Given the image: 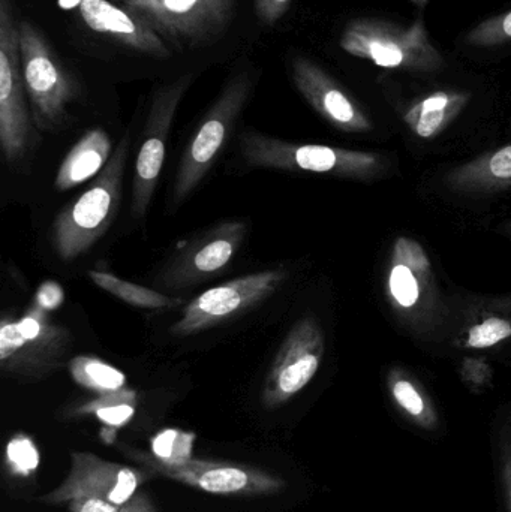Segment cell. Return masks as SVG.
I'll return each instance as SVG.
<instances>
[{"instance_id":"26","label":"cell","mask_w":511,"mask_h":512,"mask_svg":"<svg viewBox=\"0 0 511 512\" xmlns=\"http://www.w3.org/2000/svg\"><path fill=\"white\" fill-rule=\"evenodd\" d=\"M6 462L12 474L30 477L39 466V451L26 435H17L6 445Z\"/></svg>"},{"instance_id":"8","label":"cell","mask_w":511,"mask_h":512,"mask_svg":"<svg viewBox=\"0 0 511 512\" xmlns=\"http://www.w3.org/2000/svg\"><path fill=\"white\" fill-rule=\"evenodd\" d=\"M32 111L24 86L20 33L11 0H0V147L9 165H18L35 146Z\"/></svg>"},{"instance_id":"27","label":"cell","mask_w":511,"mask_h":512,"mask_svg":"<svg viewBox=\"0 0 511 512\" xmlns=\"http://www.w3.org/2000/svg\"><path fill=\"white\" fill-rule=\"evenodd\" d=\"M69 512H158L152 499L143 490L137 492L125 504L99 501V499H80L69 504Z\"/></svg>"},{"instance_id":"3","label":"cell","mask_w":511,"mask_h":512,"mask_svg":"<svg viewBox=\"0 0 511 512\" xmlns=\"http://www.w3.org/2000/svg\"><path fill=\"white\" fill-rule=\"evenodd\" d=\"M128 152L129 135L126 134L95 182L54 221V249L63 261L86 254L110 230L122 203Z\"/></svg>"},{"instance_id":"29","label":"cell","mask_w":511,"mask_h":512,"mask_svg":"<svg viewBox=\"0 0 511 512\" xmlns=\"http://www.w3.org/2000/svg\"><path fill=\"white\" fill-rule=\"evenodd\" d=\"M510 336L511 322L492 316L471 328L468 333L467 345L476 349L491 348V346L509 339Z\"/></svg>"},{"instance_id":"24","label":"cell","mask_w":511,"mask_h":512,"mask_svg":"<svg viewBox=\"0 0 511 512\" xmlns=\"http://www.w3.org/2000/svg\"><path fill=\"white\" fill-rule=\"evenodd\" d=\"M195 435L179 429H165L153 436L152 459L162 465H179L192 459Z\"/></svg>"},{"instance_id":"1","label":"cell","mask_w":511,"mask_h":512,"mask_svg":"<svg viewBox=\"0 0 511 512\" xmlns=\"http://www.w3.org/2000/svg\"><path fill=\"white\" fill-rule=\"evenodd\" d=\"M240 152L251 167L288 173L329 174L362 182L378 179L387 168L386 159L375 153L290 143L251 129L240 138Z\"/></svg>"},{"instance_id":"17","label":"cell","mask_w":511,"mask_h":512,"mask_svg":"<svg viewBox=\"0 0 511 512\" xmlns=\"http://www.w3.org/2000/svg\"><path fill=\"white\" fill-rule=\"evenodd\" d=\"M446 185L468 195L492 194L511 188V143L450 171Z\"/></svg>"},{"instance_id":"5","label":"cell","mask_w":511,"mask_h":512,"mask_svg":"<svg viewBox=\"0 0 511 512\" xmlns=\"http://www.w3.org/2000/svg\"><path fill=\"white\" fill-rule=\"evenodd\" d=\"M72 334L50 312L33 303L23 316L3 315L0 322V367L15 378L42 379L65 364Z\"/></svg>"},{"instance_id":"16","label":"cell","mask_w":511,"mask_h":512,"mask_svg":"<svg viewBox=\"0 0 511 512\" xmlns=\"http://www.w3.org/2000/svg\"><path fill=\"white\" fill-rule=\"evenodd\" d=\"M78 15L87 29L125 45L135 53L165 60L173 51L158 33L137 15L108 0H80Z\"/></svg>"},{"instance_id":"21","label":"cell","mask_w":511,"mask_h":512,"mask_svg":"<svg viewBox=\"0 0 511 512\" xmlns=\"http://www.w3.org/2000/svg\"><path fill=\"white\" fill-rule=\"evenodd\" d=\"M68 370L75 384L93 391L98 396L128 388L125 373L99 358L78 355L68 361Z\"/></svg>"},{"instance_id":"23","label":"cell","mask_w":511,"mask_h":512,"mask_svg":"<svg viewBox=\"0 0 511 512\" xmlns=\"http://www.w3.org/2000/svg\"><path fill=\"white\" fill-rule=\"evenodd\" d=\"M135 408H137V393L125 388L116 393L102 394L90 402L83 403L75 409V414L92 415L107 429L116 430L126 426L134 418Z\"/></svg>"},{"instance_id":"2","label":"cell","mask_w":511,"mask_h":512,"mask_svg":"<svg viewBox=\"0 0 511 512\" xmlns=\"http://www.w3.org/2000/svg\"><path fill=\"white\" fill-rule=\"evenodd\" d=\"M339 45L350 56L381 68L434 74L447 65L422 17L408 26L381 18H357L342 30Z\"/></svg>"},{"instance_id":"18","label":"cell","mask_w":511,"mask_h":512,"mask_svg":"<svg viewBox=\"0 0 511 512\" xmlns=\"http://www.w3.org/2000/svg\"><path fill=\"white\" fill-rule=\"evenodd\" d=\"M110 155V135L101 128L87 131L63 159L54 180L57 191L65 192L77 188L90 177L101 173L110 161Z\"/></svg>"},{"instance_id":"14","label":"cell","mask_w":511,"mask_h":512,"mask_svg":"<svg viewBox=\"0 0 511 512\" xmlns=\"http://www.w3.org/2000/svg\"><path fill=\"white\" fill-rule=\"evenodd\" d=\"M246 225L240 221H225L198 234L186 243L159 277L164 288L179 289L197 285L224 270L242 248Z\"/></svg>"},{"instance_id":"10","label":"cell","mask_w":511,"mask_h":512,"mask_svg":"<svg viewBox=\"0 0 511 512\" xmlns=\"http://www.w3.org/2000/svg\"><path fill=\"white\" fill-rule=\"evenodd\" d=\"M194 75L191 72L180 75L170 83L162 84L152 98L143 143L138 150L135 162L134 188H132L131 215L135 219L146 216L150 201L155 194L162 165L165 159V144L173 125L177 108L183 96L192 86Z\"/></svg>"},{"instance_id":"9","label":"cell","mask_w":511,"mask_h":512,"mask_svg":"<svg viewBox=\"0 0 511 512\" xmlns=\"http://www.w3.org/2000/svg\"><path fill=\"white\" fill-rule=\"evenodd\" d=\"M285 276L282 270H266L207 289L185 307L171 333L177 337L194 336L243 315L272 297Z\"/></svg>"},{"instance_id":"6","label":"cell","mask_w":511,"mask_h":512,"mask_svg":"<svg viewBox=\"0 0 511 512\" xmlns=\"http://www.w3.org/2000/svg\"><path fill=\"white\" fill-rule=\"evenodd\" d=\"M149 24L171 51L198 50L218 41L234 18L236 0H120Z\"/></svg>"},{"instance_id":"7","label":"cell","mask_w":511,"mask_h":512,"mask_svg":"<svg viewBox=\"0 0 511 512\" xmlns=\"http://www.w3.org/2000/svg\"><path fill=\"white\" fill-rule=\"evenodd\" d=\"M255 78L239 72L227 81L186 147L174 182V201H185L198 188L227 144L237 119L254 90Z\"/></svg>"},{"instance_id":"32","label":"cell","mask_w":511,"mask_h":512,"mask_svg":"<svg viewBox=\"0 0 511 512\" xmlns=\"http://www.w3.org/2000/svg\"><path fill=\"white\" fill-rule=\"evenodd\" d=\"M294 0H254L255 15L263 26L273 27L290 11Z\"/></svg>"},{"instance_id":"22","label":"cell","mask_w":511,"mask_h":512,"mask_svg":"<svg viewBox=\"0 0 511 512\" xmlns=\"http://www.w3.org/2000/svg\"><path fill=\"white\" fill-rule=\"evenodd\" d=\"M390 394L396 406L425 430H434L438 424L437 412L428 397L417 387L416 382L408 379L402 372H392L389 376Z\"/></svg>"},{"instance_id":"28","label":"cell","mask_w":511,"mask_h":512,"mask_svg":"<svg viewBox=\"0 0 511 512\" xmlns=\"http://www.w3.org/2000/svg\"><path fill=\"white\" fill-rule=\"evenodd\" d=\"M389 289L393 300L401 307H413L419 301L420 285L411 268L393 264L389 276Z\"/></svg>"},{"instance_id":"31","label":"cell","mask_w":511,"mask_h":512,"mask_svg":"<svg viewBox=\"0 0 511 512\" xmlns=\"http://www.w3.org/2000/svg\"><path fill=\"white\" fill-rule=\"evenodd\" d=\"M498 447H500L498 451H500L501 486H503L507 512H511V423L501 430Z\"/></svg>"},{"instance_id":"34","label":"cell","mask_w":511,"mask_h":512,"mask_svg":"<svg viewBox=\"0 0 511 512\" xmlns=\"http://www.w3.org/2000/svg\"><path fill=\"white\" fill-rule=\"evenodd\" d=\"M410 2L413 3V5L416 6L417 11H419L420 14H422V12L425 11L426 6L429 5V2H431V0H410Z\"/></svg>"},{"instance_id":"25","label":"cell","mask_w":511,"mask_h":512,"mask_svg":"<svg viewBox=\"0 0 511 512\" xmlns=\"http://www.w3.org/2000/svg\"><path fill=\"white\" fill-rule=\"evenodd\" d=\"M511 41V11L495 15L477 24L465 36V42L470 47L491 48L500 47Z\"/></svg>"},{"instance_id":"11","label":"cell","mask_w":511,"mask_h":512,"mask_svg":"<svg viewBox=\"0 0 511 512\" xmlns=\"http://www.w3.org/2000/svg\"><path fill=\"white\" fill-rule=\"evenodd\" d=\"M143 468L168 480L185 484L200 492L221 496H266L281 492V478L254 466L239 463L191 459L179 465H162L149 454H129Z\"/></svg>"},{"instance_id":"12","label":"cell","mask_w":511,"mask_h":512,"mask_svg":"<svg viewBox=\"0 0 511 512\" xmlns=\"http://www.w3.org/2000/svg\"><path fill=\"white\" fill-rule=\"evenodd\" d=\"M324 357V336L312 316L291 327L273 358L261 393L266 408H279L305 390L314 379Z\"/></svg>"},{"instance_id":"19","label":"cell","mask_w":511,"mask_h":512,"mask_svg":"<svg viewBox=\"0 0 511 512\" xmlns=\"http://www.w3.org/2000/svg\"><path fill=\"white\" fill-rule=\"evenodd\" d=\"M470 101V93L440 90L431 93L408 108L404 122L423 140L437 137L444 131Z\"/></svg>"},{"instance_id":"13","label":"cell","mask_w":511,"mask_h":512,"mask_svg":"<svg viewBox=\"0 0 511 512\" xmlns=\"http://www.w3.org/2000/svg\"><path fill=\"white\" fill-rule=\"evenodd\" d=\"M155 477L149 469L131 468L105 462L92 453H72L68 477L57 489L41 496L44 504H71L80 499L125 504L140 492L141 486Z\"/></svg>"},{"instance_id":"33","label":"cell","mask_w":511,"mask_h":512,"mask_svg":"<svg viewBox=\"0 0 511 512\" xmlns=\"http://www.w3.org/2000/svg\"><path fill=\"white\" fill-rule=\"evenodd\" d=\"M63 301H65V292H63L62 286L54 280H45L36 291L35 303H38L47 312L59 309Z\"/></svg>"},{"instance_id":"20","label":"cell","mask_w":511,"mask_h":512,"mask_svg":"<svg viewBox=\"0 0 511 512\" xmlns=\"http://www.w3.org/2000/svg\"><path fill=\"white\" fill-rule=\"evenodd\" d=\"M89 277L95 285L107 291L108 294L140 309H165V307H176L182 304L180 298L167 297L155 289L120 279L108 271L90 270Z\"/></svg>"},{"instance_id":"4","label":"cell","mask_w":511,"mask_h":512,"mask_svg":"<svg viewBox=\"0 0 511 512\" xmlns=\"http://www.w3.org/2000/svg\"><path fill=\"white\" fill-rule=\"evenodd\" d=\"M18 33L33 123L39 131H56L68 120L69 105L80 98V83L32 21H18Z\"/></svg>"},{"instance_id":"30","label":"cell","mask_w":511,"mask_h":512,"mask_svg":"<svg viewBox=\"0 0 511 512\" xmlns=\"http://www.w3.org/2000/svg\"><path fill=\"white\" fill-rule=\"evenodd\" d=\"M393 264L405 265L411 268L414 273L426 274L429 271L431 264H429L428 256L423 251L422 246L414 240L401 237L395 245L393 251Z\"/></svg>"},{"instance_id":"15","label":"cell","mask_w":511,"mask_h":512,"mask_svg":"<svg viewBox=\"0 0 511 512\" xmlns=\"http://www.w3.org/2000/svg\"><path fill=\"white\" fill-rule=\"evenodd\" d=\"M291 78L300 95L333 128L351 134L371 131L372 122L359 104L332 75L308 57H293Z\"/></svg>"}]
</instances>
